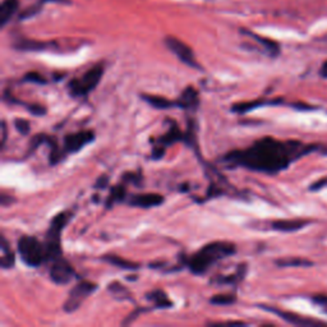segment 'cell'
Returning a JSON list of instances; mask_svg holds the SVG:
<instances>
[{"mask_svg":"<svg viewBox=\"0 0 327 327\" xmlns=\"http://www.w3.org/2000/svg\"><path fill=\"white\" fill-rule=\"evenodd\" d=\"M26 82H32V83H37V85H46L47 81L45 80L44 77L41 74L36 73V72H30V73H27L23 78Z\"/></svg>","mask_w":327,"mask_h":327,"instance_id":"obj_28","label":"cell"},{"mask_svg":"<svg viewBox=\"0 0 327 327\" xmlns=\"http://www.w3.org/2000/svg\"><path fill=\"white\" fill-rule=\"evenodd\" d=\"M108 290H109L110 294H111L115 299H118V301H129L130 299L129 290H128L127 288H124L121 284L116 283V281L109 284Z\"/></svg>","mask_w":327,"mask_h":327,"instance_id":"obj_25","label":"cell"},{"mask_svg":"<svg viewBox=\"0 0 327 327\" xmlns=\"http://www.w3.org/2000/svg\"><path fill=\"white\" fill-rule=\"evenodd\" d=\"M310 221L301 220V218H289V220H276L271 222V229L277 231H284V233H290V231H297L302 227L307 226Z\"/></svg>","mask_w":327,"mask_h":327,"instance_id":"obj_13","label":"cell"},{"mask_svg":"<svg viewBox=\"0 0 327 327\" xmlns=\"http://www.w3.org/2000/svg\"><path fill=\"white\" fill-rule=\"evenodd\" d=\"M214 326H226V325H233V326H238V325H244V322L242 321H224V322H213Z\"/></svg>","mask_w":327,"mask_h":327,"instance_id":"obj_34","label":"cell"},{"mask_svg":"<svg viewBox=\"0 0 327 327\" xmlns=\"http://www.w3.org/2000/svg\"><path fill=\"white\" fill-rule=\"evenodd\" d=\"M18 252L28 267H38L42 263L49 262L45 243H41L35 236L23 235L18 239Z\"/></svg>","mask_w":327,"mask_h":327,"instance_id":"obj_4","label":"cell"},{"mask_svg":"<svg viewBox=\"0 0 327 327\" xmlns=\"http://www.w3.org/2000/svg\"><path fill=\"white\" fill-rule=\"evenodd\" d=\"M18 6H19L18 0H4L0 5V26L4 27L10 21V18L17 12Z\"/></svg>","mask_w":327,"mask_h":327,"instance_id":"obj_15","label":"cell"},{"mask_svg":"<svg viewBox=\"0 0 327 327\" xmlns=\"http://www.w3.org/2000/svg\"><path fill=\"white\" fill-rule=\"evenodd\" d=\"M280 100H256V101H249V103H239L233 105L231 108V111L238 112V114H245V112H249L251 110L257 109V108L265 107V105H270V104H280L277 103Z\"/></svg>","mask_w":327,"mask_h":327,"instance_id":"obj_19","label":"cell"},{"mask_svg":"<svg viewBox=\"0 0 327 327\" xmlns=\"http://www.w3.org/2000/svg\"><path fill=\"white\" fill-rule=\"evenodd\" d=\"M165 201L159 193H143V195H136L129 198L128 204L133 207H139V209H151V207L160 206Z\"/></svg>","mask_w":327,"mask_h":327,"instance_id":"obj_11","label":"cell"},{"mask_svg":"<svg viewBox=\"0 0 327 327\" xmlns=\"http://www.w3.org/2000/svg\"><path fill=\"white\" fill-rule=\"evenodd\" d=\"M108 182H109V178H108L107 175H103V177L99 178V180L96 182V184H95V188H105L108 184Z\"/></svg>","mask_w":327,"mask_h":327,"instance_id":"obj_33","label":"cell"},{"mask_svg":"<svg viewBox=\"0 0 327 327\" xmlns=\"http://www.w3.org/2000/svg\"><path fill=\"white\" fill-rule=\"evenodd\" d=\"M325 186H327V178L319 180L317 183L312 184V186H311V189H312V191H317V189H320L321 187H325Z\"/></svg>","mask_w":327,"mask_h":327,"instance_id":"obj_35","label":"cell"},{"mask_svg":"<svg viewBox=\"0 0 327 327\" xmlns=\"http://www.w3.org/2000/svg\"><path fill=\"white\" fill-rule=\"evenodd\" d=\"M72 215L68 211L59 213L50 221V226L47 229L46 238H45V247L47 252V259L53 262L54 259L62 257V244H60V236L62 231L71 220Z\"/></svg>","mask_w":327,"mask_h":327,"instance_id":"obj_3","label":"cell"},{"mask_svg":"<svg viewBox=\"0 0 327 327\" xmlns=\"http://www.w3.org/2000/svg\"><path fill=\"white\" fill-rule=\"evenodd\" d=\"M104 261L108 263H110V265L115 266V267L123 268V270H132L133 271V270H138V268L141 267L138 263L132 262V261H128V259H124L119 256H111V254L104 257Z\"/></svg>","mask_w":327,"mask_h":327,"instance_id":"obj_23","label":"cell"},{"mask_svg":"<svg viewBox=\"0 0 327 327\" xmlns=\"http://www.w3.org/2000/svg\"><path fill=\"white\" fill-rule=\"evenodd\" d=\"M198 105H200V96H198V91L195 87H187L184 91L182 92L180 98L177 100V108H180L187 111L195 112L197 110Z\"/></svg>","mask_w":327,"mask_h":327,"instance_id":"obj_12","label":"cell"},{"mask_svg":"<svg viewBox=\"0 0 327 327\" xmlns=\"http://www.w3.org/2000/svg\"><path fill=\"white\" fill-rule=\"evenodd\" d=\"M321 74H322V76L326 77V78H327V62L325 63L324 65H322V68H321Z\"/></svg>","mask_w":327,"mask_h":327,"instance_id":"obj_38","label":"cell"},{"mask_svg":"<svg viewBox=\"0 0 327 327\" xmlns=\"http://www.w3.org/2000/svg\"><path fill=\"white\" fill-rule=\"evenodd\" d=\"M245 272H247V265L242 263V265H239V267L236 268V271L231 275H227V276H218L216 279H214V283L216 284H231V285H235V284L240 283V281L244 279Z\"/></svg>","mask_w":327,"mask_h":327,"instance_id":"obj_18","label":"cell"},{"mask_svg":"<svg viewBox=\"0 0 327 327\" xmlns=\"http://www.w3.org/2000/svg\"><path fill=\"white\" fill-rule=\"evenodd\" d=\"M104 74V65L96 64L86 72L80 78H74L69 82L68 89L74 98H85L90 92L94 91L100 83Z\"/></svg>","mask_w":327,"mask_h":327,"instance_id":"obj_5","label":"cell"},{"mask_svg":"<svg viewBox=\"0 0 327 327\" xmlns=\"http://www.w3.org/2000/svg\"><path fill=\"white\" fill-rule=\"evenodd\" d=\"M243 33H245V35H248L249 37L253 38V40H256L257 42H259V44L265 47L266 51H267V53L270 54L271 56H276V55H279V53H280V46H279L277 42L272 41V40H268V38L261 37V36L251 32V31H243Z\"/></svg>","mask_w":327,"mask_h":327,"instance_id":"obj_22","label":"cell"},{"mask_svg":"<svg viewBox=\"0 0 327 327\" xmlns=\"http://www.w3.org/2000/svg\"><path fill=\"white\" fill-rule=\"evenodd\" d=\"M146 298H147L150 302H152L155 308H161L162 310V308H171V307H173V302L169 299L165 293L160 289L152 290V292L147 293Z\"/></svg>","mask_w":327,"mask_h":327,"instance_id":"obj_20","label":"cell"},{"mask_svg":"<svg viewBox=\"0 0 327 327\" xmlns=\"http://www.w3.org/2000/svg\"><path fill=\"white\" fill-rule=\"evenodd\" d=\"M142 100L150 105V107L155 108L159 110H166L170 108L177 107V101H171L169 99L164 98V96H159V95H150V94H143L141 95Z\"/></svg>","mask_w":327,"mask_h":327,"instance_id":"obj_14","label":"cell"},{"mask_svg":"<svg viewBox=\"0 0 327 327\" xmlns=\"http://www.w3.org/2000/svg\"><path fill=\"white\" fill-rule=\"evenodd\" d=\"M42 4H44V1H42V0H41L40 3L33 4V5H31L30 8L24 9L23 12H22L21 14H19V19H27V18H31V17H33V15L37 14V13L40 12V10H41Z\"/></svg>","mask_w":327,"mask_h":327,"instance_id":"obj_27","label":"cell"},{"mask_svg":"<svg viewBox=\"0 0 327 327\" xmlns=\"http://www.w3.org/2000/svg\"><path fill=\"white\" fill-rule=\"evenodd\" d=\"M235 302V294H218L210 299V303L215 304V306H231Z\"/></svg>","mask_w":327,"mask_h":327,"instance_id":"obj_26","label":"cell"},{"mask_svg":"<svg viewBox=\"0 0 327 327\" xmlns=\"http://www.w3.org/2000/svg\"><path fill=\"white\" fill-rule=\"evenodd\" d=\"M165 45L171 53L177 55V58L182 63H184V64L191 67V68L202 69L201 68V65L197 63V60H196L193 50H192L186 42H183L182 40L174 37V36H168V37L165 38Z\"/></svg>","mask_w":327,"mask_h":327,"instance_id":"obj_7","label":"cell"},{"mask_svg":"<svg viewBox=\"0 0 327 327\" xmlns=\"http://www.w3.org/2000/svg\"><path fill=\"white\" fill-rule=\"evenodd\" d=\"M98 290V285L91 281H80V283L74 285L72 288V290L69 292L68 298L67 301L64 302V306H63V310L67 313L76 312L81 306H82L83 302Z\"/></svg>","mask_w":327,"mask_h":327,"instance_id":"obj_6","label":"cell"},{"mask_svg":"<svg viewBox=\"0 0 327 327\" xmlns=\"http://www.w3.org/2000/svg\"><path fill=\"white\" fill-rule=\"evenodd\" d=\"M141 175L136 174V173H127V174H124L123 177V182L124 183H134V184H138L141 183Z\"/></svg>","mask_w":327,"mask_h":327,"instance_id":"obj_30","label":"cell"},{"mask_svg":"<svg viewBox=\"0 0 327 327\" xmlns=\"http://www.w3.org/2000/svg\"><path fill=\"white\" fill-rule=\"evenodd\" d=\"M95 139L94 130H81L77 133H71L65 136L63 141V148L65 153H76L82 150L83 147L91 143Z\"/></svg>","mask_w":327,"mask_h":327,"instance_id":"obj_9","label":"cell"},{"mask_svg":"<svg viewBox=\"0 0 327 327\" xmlns=\"http://www.w3.org/2000/svg\"><path fill=\"white\" fill-rule=\"evenodd\" d=\"M14 127L18 132L22 133V134H24V136L28 134V133H30V129H31L30 123H28L27 120H24V119H15Z\"/></svg>","mask_w":327,"mask_h":327,"instance_id":"obj_29","label":"cell"},{"mask_svg":"<svg viewBox=\"0 0 327 327\" xmlns=\"http://www.w3.org/2000/svg\"><path fill=\"white\" fill-rule=\"evenodd\" d=\"M5 142H6V124L5 121H3V123H1V147L5 146Z\"/></svg>","mask_w":327,"mask_h":327,"instance_id":"obj_36","label":"cell"},{"mask_svg":"<svg viewBox=\"0 0 327 327\" xmlns=\"http://www.w3.org/2000/svg\"><path fill=\"white\" fill-rule=\"evenodd\" d=\"M77 276L73 266L63 257L54 259L50 267V279L58 285H67Z\"/></svg>","mask_w":327,"mask_h":327,"instance_id":"obj_8","label":"cell"},{"mask_svg":"<svg viewBox=\"0 0 327 327\" xmlns=\"http://www.w3.org/2000/svg\"><path fill=\"white\" fill-rule=\"evenodd\" d=\"M259 308L263 311H267V312H271L274 315L279 316L280 319H283L284 321L289 322L293 325H299V326H313V325H324L319 321H313V320L306 319L303 316H299L297 313L293 312H286V311H281L279 308H274V307L270 306H263V304H259Z\"/></svg>","mask_w":327,"mask_h":327,"instance_id":"obj_10","label":"cell"},{"mask_svg":"<svg viewBox=\"0 0 327 327\" xmlns=\"http://www.w3.org/2000/svg\"><path fill=\"white\" fill-rule=\"evenodd\" d=\"M125 197H127V187H125V183L123 182V184L120 183V184L110 189V195L108 196L107 201H105V207L111 209L115 204L123 202Z\"/></svg>","mask_w":327,"mask_h":327,"instance_id":"obj_17","label":"cell"},{"mask_svg":"<svg viewBox=\"0 0 327 327\" xmlns=\"http://www.w3.org/2000/svg\"><path fill=\"white\" fill-rule=\"evenodd\" d=\"M316 150L325 151V148L298 141L283 142L265 137L249 147L231 151L225 155L222 161L227 168H244L263 174H277L289 168L293 161Z\"/></svg>","mask_w":327,"mask_h":327,"instance_id":"obj_1","label":"cell"},{"mask_svg":"<svg viewBox=\"0 0 327 327\" xmlns=\"http://www.w3.org/2000/svg\"><path fill=\"white\" fill-rule=\"evenodd\" d=\"M49 46H50L49 42L35 41V40H27V38L18 40L14 44L15 49L21 51H41L47 49Z\"/></svg>","mask_w":327,"mask_h":327,"instance_id":"obj_21","label":"cell"},{"mask_svg":"<svg viewBox=\"0 0 327 327\" xmlns=\"http://www.w3.org/2000/svg\"><path fill=\"white\" fill-rule=\"evenodd\" d=\"M236 252L234 243L230 242H213L198 249L191 258L186 259V266L192 274L204 275L210 268L220 262L221 259L233 256Z\"/></svg>","mask_w":327,"mask_h":327,"instance_id":"obj_2","label":"cell"},{"mask_svg":"<svg viewBox=\"0 0 327 327\" xmlns=\"http://www.w3.org/2000/svg\"><path fill=\"white\" fill-rule=\"evenodd\" d=\"M15 263V256L14 252L10 249L8 240L5 236H1V257H0V266L4 270H9V268L14 267Z\"/></svg>","mask_w":327,"mask_h":327,"instance_id":"obj_16","label":"cell"},{"mask_svg":"<svg viewBox=\"0 0 327 327\" xmlns=\"http://www.w3.org/2000/svg\"><path fill=\"white\" fill-rule=\"evenodd\" d=\"M313 301L317 304H320L321 307H324V310L327 311V297L326 295H316L313 298Z\"/></svg>","mask_w":327,"mask_h":327,"instance_id":"obj_32","label":"cell"},{"mask_svg":"<svg viewBox=\"0 0 327 327\" xmlns=\"http://www.w3.org/2000/svg\"><path fill=\"white\" fill-rule=\"evenodd\" d=\"M279 267H311L313 266L312 261L299 257H292V258H281L275 261Z\"/></svg>","mask_w":327,"mask_h":327,"instance_id":"obj_24","label":"cell"},{"mask_svg":"<svg viewBox=\"0 0 327 327\" xmlns=\"http://www.w3.org/2000/svg\"><path fill=\"white\" fill-rule=\"evenodd\" d=\"M27 109L30 110L33 115H45L46 112V109L41 105H37V104H33V105H30V107H27Z\"/></svg>","mask_w":327,"mask_h":327,"instance_id":"obj_31","label":"cell"},{"mask_svg":"<svg viewBox=\"0 0 327 327\" xmlns=\"http://www.w3.org/2000/svg\"><path fill=\"white\" fill-rule=\"evenodd\" d=\"M44 3H46V1H55V3H65V4H69L71 3V0H42Z\"/></svg>","mask_w":327,"mask_h":327,"instance_id":"obj_37","label":"cell"}]
</instances>
